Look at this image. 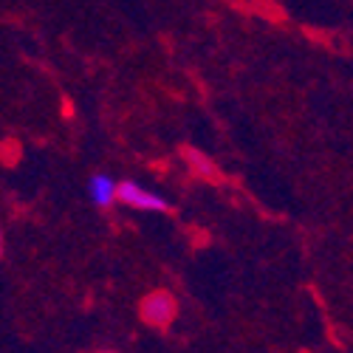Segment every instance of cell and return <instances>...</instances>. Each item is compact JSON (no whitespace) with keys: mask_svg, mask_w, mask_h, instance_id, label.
Returning a JSON list of instances; mask_svg holds the SVG:
<instances>
[{"mask_svg":"<svg viewBox=\"0 0 353 353\" xmlns=\"http://www.w3.org/2000/svg\"><path fill=\"white\" fill-rule=\"evenodd\" d=\"M0 254H3V234H0Z\"/></svg>","mask_w":353,"mask_h":353,"instance_id":"4","label":"cell"},{"mask_svg":"<svg viewBox=\"0 0 353 353\" xmlns=\"http://www.w3.org/2000/svg\"><path fill=\"white\" fill-rule=\"evenodd\" d=\"M88 190H91V201L97 203V207H110V203L116 201V181L110 179V175H94Z\"/></svg>","mask_w":353,"mask_h":353,"instance_id":"3","label":"cell"},{"mask_svg":"<svg viewBox=\"0 0 353 353\" xmlns=\"http://www.w3.org/2000/svg\"><path fill=\"white\" fill-rule=\"evenodd\" d=\"M116 198H119L125 207L144 210V212H167V210H170V201H167V198L156 195L153 190L139 187L136 181H122V184H116Z\"/></svg>","mask_w":353,"mask_h":353,"instance_id":"2","label":"cell"},{"mask_svg":"<svg viewBox=\"0 0 353 353\" xmlns=\"http://www.w3.org/2000/svg\"><path fill=\"white\" fill-rule=\"evenodd\" d=\"M139 314H141V319L147 322V325H153V328H167L170 322L175 319V314H179V305H175V297H172L170 291L159 288V291L147 294V297L141 300Z\"/></svg>","mask_w":353,"mask_h":353,"instance_id":"1","label":"cell"},{"mask_svg":"<svg viewBox=\"0 0 353 353\" xmlns=\"http://www.w3.org/2000/svg\"><path fill=\"white\" fill-rule=\"evenodd\" d=\"M105 353H110V350H105Z\"/></svg>","mask_w":353,"mask_h":353,"instance_id":"5","label":"cell"}]
</instances>
